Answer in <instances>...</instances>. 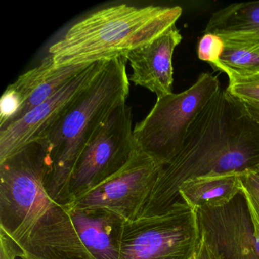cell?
Instances as JSON below:
<instances>
[{
  "label": "cell",
  "mask_w": 259,
  "mask_h": 259,
  "mask_svg": "<svg viewBox=\"0 0 259 259\" xmlns=\"http://www.w3.org/2000/svg\"><path fill=\"white\" fill-rule=\"evenodd\" d=\"M247 169L259 170V124L221 87L191 124L180 152L163 166L139 217L167 210L180 200L178 189L186 180Z\"/></svg>",
  "instance_id": "1"
},
{
  "label": "cell",
  "mask_w": 259,
  "mask_h": 259,
  "mask_svg": "<svg viewBox=\"0 0 259 259\" xmlns=\"http://www.w3.org/2000/svg\"><path fill=\"white\" fill-rule=\"evenodd\" d=\"M46 155L31 144L0 163V229L21 259H95L80 239L69 210L46 189Z\"/></svg>",
  "instance_id": "2"
},
{
  "label": "cell",
  "mask_w": 259,
  "mask_h": 259,
  "mask_svg": "<svg viewBox=\"0 0 259 259\" xmlns=\"http://www.w3.org/2000/svg\"><path fill=\"white\" fill-rule=\"evenodd\" d=\"M126 61L117 58L105 62L75 104L38 142L48 163L46 189L58 204L69 203V182L81 151L110 115L126 104L130 94Z\"/></svg>",
  "instance_id": "3"
},
{
  "label": "cell",
  "mask_w": 259,
  "mask_h": 259,
  "mask_svg": "<svg viewBox=\"0 0 259 259\" xmlns=\"http://www.w3.org/2000/svg\"><path fill=\"white\" fill-rule=\"evenodd\" d=\"M182 14L179 6L107 7L74 24L48 52L59 66L127 59L175 25Z\"/></svg>",
  "instance_id": "4"
},
{
  "label": "cell",
  "mask_w": 259,
  "mask_h": 259,
  "mask_svg": "<svg viewBox=\"0 0 259 259\" xmlns=\"http://www.w3.org/2000/svg\"><path fill=\"white\" fill-rule=\"evenodd\" d=\"M221 89L217 77L201 73L187 90L157 98L148 116L133 130L137 148L162 166L170 163L194 119Z\"/></svg>",
  "instance_id": "5"
},
{
  "label": "cell",
  "mask_w": 259,
  "mask_h": 259,
  "mask_svg": "<svg viewBox=\"0 0 259 259\" xmlns=\"http://www.w3.org/2000/svg\"><path fill=\"white\" fill-rule=\"evenodd\" d=\"M200 236L197 210L180 199L160 214L125 221L119 259H193Z\"/></svg>",
  "instance_id": "6"
},
{
  "label": "cell",
  "mask_w": 259,
  "mask_h": 259,
  "mask_svg": "<svg viewBox=\"0 0 259 259\" xmlns=\"http://www.w3.org/2000/svg\"><path fill=\"white\" fill-rule=\"evenodd\" d=\"M133 119L132 107L120 106L86 145L71 176L69 203L113 177L130 161L138 149Z\"/></svg>",
  "instance_id": "7"
},
{
  "label": "cell",
  "mask_w": 259,
  "mask_h": 259,
  "mask_svg": "<svg viewBox=\"0 0 259 259\" xmlns=\"http://www.w3.org/2000/svg\"><path fill=\"white\" fill-rule=\"evenodd\" d=\"M163 167L138 148L119 172L65 206L81 210L100 209L124 221H135L146 204Z\"/></svg>",
  "instance_id": "8"
},
{
  "label": "cell",
  "mask_w": 259,
  "mask_h": 259,
  "mask_svg": "<svg viewBox=\"0 0 259 259\" xmlns=\"http://www.w3.org/2000/svg\"><path fill=\"white\" fill-rule=\"evenodd\" d=\"M104 63L99 62L91 65L43 104L17 122L0 130V163L25 147L38 143L75 104Z\"/></svg>",
  "instance_id": "9"
},
{
  "label": "cell",
  "mask_w": 259,
  "mask_h": 259,
  "mask_svg": "<svg viewBox=\"0 0 259 259\" xmlns=\"http://www.w3.org/2000/svg\"><path fill=\"white\" fill-rule=\"evenodd\" d=\"M93 64V63H92ZM92 64L56 66L48 55L10 84L0 101V130L43 104Z\"/></svg>",
  "instance_id": "10"
},
{
  "label": "cell",
  "mask_w": 259,
  "mask_h": 259,
  "mask_svg": "<svg viewBox=\"0 0 259 259\" xmlns=\"http://www.w3.org/2000/svg\"><path fill=\"white\" fill-rule=\"evenodd\" d=\"M202 232L221 259H259L258 245L242 192L217 208L197 210Z\"/></svg>",
  "instance_id": "11"
},
{
  "label": "cell",
  "mask_w": 259,
  "mask_h": 259,
  "mask_svg": "<svg viewBox=\"0 0 259 259\" xmlns=\"http://www.w3.org/2000/svg\"><path fill=\"white\" fill-rule=\"evenodd\" d=\"M182 40L180 31L174 25L151 43L132 51L127 57L133 71L130 81L157 98L172 93V56Z\"/></svg>",
  "instance_id": "12"
},
{
  "label": "cell",
  "mask_w": 259,
  "mask_h": 259,
  "mask_svg": "<svg viewBox=\"0 0 259 259\" xmlns=\"http://www.w3.org/2000/svg\"><path fill=\"white\" fill-rule=\"evenodd\" d=\"M66 207L83 245L95 259H119L125 221L107 210Z\"/></svg>",
  "instance_id": "13"
},
{
  "label": "cell",
  "mask_w": 259,
  "mask_h": 259,
  "mask_svg": "<svg viewBox=\"0 0 259 259\" xmlns=\"http://www.w3.org/2000/svg\"><path fill=\"white\" fill-rule=\"evenodd\" d=\"M178 193L180 199L196 210L222 207L241 193L240 172L191 179L182 183Z\"/></svg>",
  "instance_id": "14"
},
{
  "label": "cell",
  "mask_w": 259,
  "mask_h": 259,
  "mask_svg": "<svg viewBox=\"0 0 259 259\" xmlns=\"http://www.w3.org/2000/svg\"><path fill=\"white\" fill-rule=\"evenodd\" d=\"M224 42L219 61L211 65L214 71L231 72L241 77L259 75L258 33L218 34Z\"/></svg>",
  "instance_id": "15"
},
{
  "label": "cell",
  "mask_w": 259,
  "mask_h": 259,
  "mask_svg": "<svg viewBox=\"0 0 259 259\" xmlns=\"http://www.w3.org/2000/svg\"><path fill=\"white\" fill-rule=\"evenodd\" d=\"M204 34L258 33L259 1L230 4L210 16Z\"/></svg>",
  "instance_id": "16"
},
{
  "label": "cell",
  "mask_w": 259,
  "mask_h": 259,
  "mask_svg": "<svg viewBox=\"0 0 259 259\" xmlns=\"http://www.w3.org/2000/svg\"><path fill=\"white\" fill-rule=\"evenodd\" d=\"M229 78L227 91L232 97L239 101L259 104V75L241 77L231 72H225Z\"/></svg>",
  "instance_id": "17"
},
{
  "label": "cell",
  "mask_w": 259,
  "mask_h": 259,
  "mask_svg": "<svg viewBox=\"0 0 259 259\" xmlns=\"http://www.w3.org/2000/svg\"><path fill=\"white\" fill-rule=\"evenodd\" d=\"M224 49V42L221 36L213 33L204 34L198 42V59L211 66L219 61Z\"/></svg>",
  "instance_id": "18"
},
{
  "label": "cell",
  "mask_w": 259,
  "mask_h": 259,
  "mask_svg": "<svg viewBox=\"0 0 259 259\" xmlns=\"http://www.w3.org/2000/svg\"><path fill=\"white\" fill-rule=\"evenodd\" d=\"M241 192L248 205L259 218V170L247 169L240 172Z\"/></svg>",
  "instance_id": "19"
},
{
  "label": "cell",
  "mask_w": 259,
  "mask_h": 259,
  "mask_svg": "<svg viewBox=\"0 0 259 259\" xmlns=\"http://www.w3.org/2000/svg\"><path fill=\"white\" fill-rule=\"evenodd\" d=\"M22 257V251L11 237L0 229V259H16Z\"/></svg>",
  "instance_id": "20"
},
{
  "label": "cell",
  "mask_w": 259,
  "mask_h": 259,
  "mask_svg": "<svg viewBox=\"0 0 259 259\" xmlns=\"http://www.w3.org/2000/svg\"><path fill=\"white\" fill-rule=\"evenodd\" d=\"M199 243L195 252V259H221L210 242L206 239L202 232L200 231Z\"/></svg>",
  "instance_id": "21"
},
{
  "label": "cell",
  "mask_w": 259,
  "mask_h": 259,
  "mask_svg": "<svg viewBox=\"0 0 259 259\" xmlns=\"http://www.w3.org/2000/svg\"><path fill=\"white\" fill-rule=\"evenodd\" d=\"M237 100V99H236ZM239 101V100H238ZM243 108L244 111L259 124V104L258 103L248 102L239 101Z\"/></svg>",
  "instance_id": "22"
},
{
  "label": "cell",
  "mask_w": 259,
  "mask_h": 259,
  "mask_svg": "<svg viewBox=\"0 0 259 259\" xmlns=\"http://www.w3.org/2000/svg\"><path fill=\"white\" fill-rule=\"evenodd\" d=\"M193 259H195V257H194V258H193Z\"/></svg>",
  "instance_id": "23"
}]
</instances>
